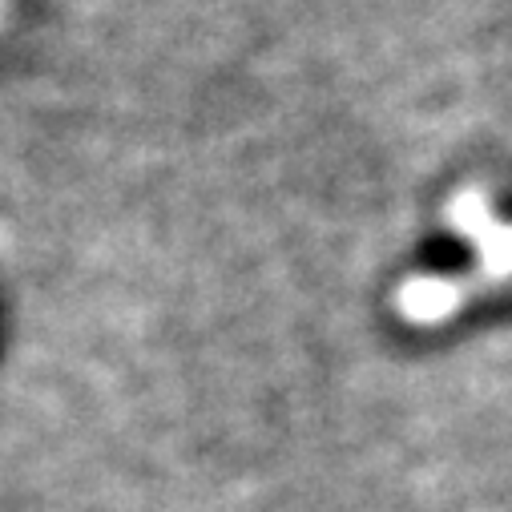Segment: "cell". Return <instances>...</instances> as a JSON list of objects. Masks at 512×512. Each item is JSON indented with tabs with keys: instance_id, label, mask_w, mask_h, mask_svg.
Returning a JSON list of instances; mask_svg holds the SVG:
<instances>
[{
	"instance_id": "cell-1",
	"label": "cell",
	"mask_w": 512,
	"mask_h": 512,
	"mask_svg": "<svg viewBox=\"0 0 512 512\" xmlns=\"http://www.w3.org/2000/svg\"><path fill=\"white\" fill-rule=\"evenodd\" d=\"M452 218L480 246V267H484L488 279L512 275V226H492V218H488V210H484V202L476 194L456 198Z\"/></svg>"
},
{
	"instance_id": "cell-2",
	"label": "cell",
	"mask_w": 512,
	"mask_h": 512,
	"mask_svg": "<svg viewBox=\"0 0 512 512\" xmlns=\"http://www.w3.org/2000/svg\"><path fill=\"white\" fill-rule=\"evenodd\" d=\"M460 303V287L448 279H412L400 291V311L416 323H436Z\"/></svg>"
}]
</instances>
